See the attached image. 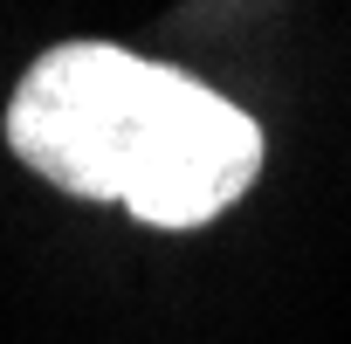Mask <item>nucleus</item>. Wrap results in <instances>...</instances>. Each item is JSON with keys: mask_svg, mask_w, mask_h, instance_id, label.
Wrapping results in <instances>:
<instances>
[{"mask_svg": "<svg viewBox=\"0 0 351 344\" xmlns=\"http://www.w3.org/2000/svg\"><path fill=\"white\" fill-rule=\"evenodd\" d=\"M8 151L76 200L145 228H207L262 172V124L200 76L117 42L49 49L8 103Z\"/></svg>", "mask_w": 351, "mask_h": 344, "instance_id": "f257e3e1", "label": "nucleus"}]
</instances>
